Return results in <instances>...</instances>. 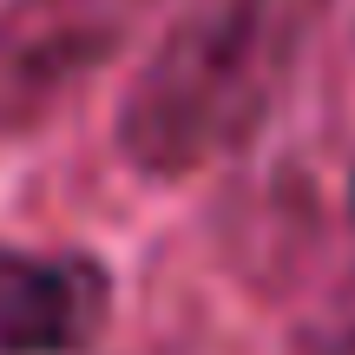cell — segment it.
Instances as JSON below:
<instances>
[{
    "mask_svg": "<svg viewBox=\"0 0 355 355\" xmlns=\"http://www.w3.org/2000/svg\"><path fill=\"white\" fill-rule=\"evenodd\" d=\"M132 0H7L0 7V132L33 125L99 60H112Z\"/></svg>",
    "mask_w": 355,
    "mask_h": 355,
    "instance_id": "cell-2",
    "label": "cell"
},
{
    "mask_svg": "<svg viewBox=\"0 0 355 355\" xmlns=\"http://www.w3.org/2000/svg\"><path fill=\"white\" fill-rule=\"evenodd\" d=\"M112 316V277L86 250L0 243V355H86Z\"/></svg>",
    "mask_w": 355,
    "mask_h": 355,
    "instance_id": "cell-3",
    "label": "cell"
},
{
    "mask_svg": "<svg viewBox=\"0 0 355 355\" xmlns=\"http://www.w3.org/2000/svg\"><path fill=\"white\" fill-rule=\"evenodd\" d=\"M349 204H355V171H349Z\"/></svg>",
    "mask_w": 355,
    "mask_h": 355,
    "instance_id": "cell-5",
    "label": "cell"
},
{
    "mask_svg": "<svg viewBox=\"0 0 355 355\" xmlns=\"http://www.w3.org/2000/svg\"><path fill=\"white\" fill-rule=\"evenodd\" d=\"M290 355H355V270L309 309V322L296 329Z\"/></svg>",
    "mask_w": 355,
    "mask_h": 355,
    "instance_id": "cell-4",
    "label": "cell"
},
{
    "mask_svg": "<svg viewBox=\"0 0 355 355\" xmlns=\"http://www.w3.org/2000/svg\"><path fill=\"white\" fill-rule=\"evenodd\" d=\"M329 0H198L119 99V152L145 178H191L243 152L283 105Z\"/></svg>",
    "mask_w": 355,
    "mask_h": 355,
    "instance_id": "cell-1",
    "label": "cell"
}]
</instances>
